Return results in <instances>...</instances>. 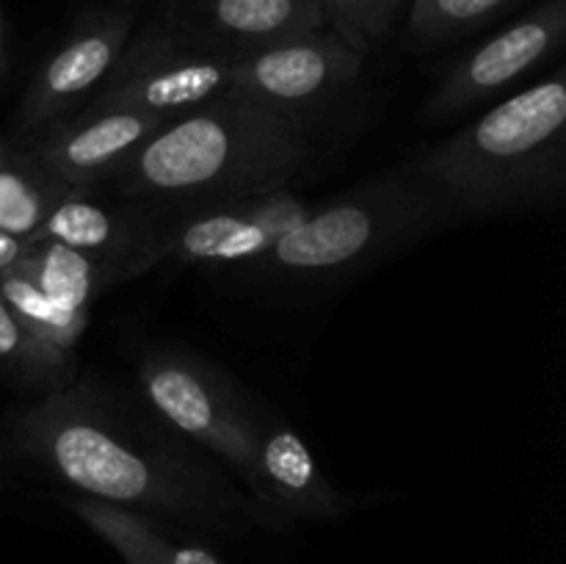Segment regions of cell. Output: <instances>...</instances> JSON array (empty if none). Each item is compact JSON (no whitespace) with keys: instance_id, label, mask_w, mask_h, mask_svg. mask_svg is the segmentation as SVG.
<instances>
[{"instance_id":"8fae6325","label":"cell","mask_w":566,"mask_h":564,"mask_svg":"<svg viewBox=\"0 0 566 564\" xmlns=\"http://www.w3.org/2000/svg\"><path fill=\"white\" fill-rule=\"evenodd\" d=\"M166 119L133 108H88L39 133L31 158L70 188H99Z\"/></svg>"},{"instance_id":"30bf717a","label":"cell","mask_w":566,"mask_h":564,"mask_svg":"<svg viewBox=\"0 0 566 564\" xmlns=\"http://www.w3.org/2000/svg\"><path fill=\"white\" fill-rule=\"evenodd\" d=\"M564 44L566 0H551L457 61L431 94L426 111L431 119L464 114L506 92L520 77L553 59Z\"/></svg>"},{"instance_id":"9a60e30c","label":"cell","mask_w":566,"mask_h":564,"mask_svg":"<svg viewBox=\"0 0 566 564\" xmlns=\"http://www.w3.org/2000/svg\"><path fill=\"white\" fill-rule=\"evenodd\" d=\"M64 503L127 564H224L205 545L171 540L158 518H149L136 509L86 495H72Z\"/></svg>"},{"instance_id":"7a4b0ae2","label":"cell","mask_w":566,"mask_h":564,"mask_svg":"<svg viewBox=\"0 0 566 564\" xmlns=\"http://www.w3.org/2000/svg\"><path fill=\"white\" fill-rule=\"evenodd\" d=\"M313 160L307 122L238 88L164 122L97 191L166 219L291 186Z\"/></svg>"},{"instance_id":"2e32d148","label":"cell","mask_w":566,"mask_h":564,"mask_svg":"<svg viewBox=\"0 0 566 564\" xmlns=\"http://www.w3.org/2000/svg\"><path fill=\"white\" fill-rule=\"evenodd\" d=\"M20 269L59 304L61 310L72 315L88 318L92 302L105 288L122 282L119 271L103 260L92 258L86 252L66 247V243L36 238L28 247Z\"/></svg>"},{"instance_id":"6da1fadb","label":"cell","mask_w":566,"mask_h":564,"mask_svg":"<svg viewBox=\"0 0 566 564\" xmlns=\"http://www.w3.org/2000/svg\"><path fill=\"white\" fill-rule=\"evenodd\" d=\"M11 440L77 495L221 534L285 525L175 437L133 418L97 379L44 393L11 420Z\"/></svg>"},{"instance_id":"7c38bea8","label":"cell","mask_w":566,"mask_h":564,"mask_svg":"<svg viewBox=\"0 0 566 564\" xmlns=\"http://www.w3.org/2000/svg\"><path fill=\"white\" fill-rule=\"evenodd\" d=\"M130 31L133 17L127 11H111L72 33L28 86L20 105V130L36 138L50 125L81 111L83 100L103 86L119 64Z\"/></svg>"},{"instance_id":"7402d4cb","label":"cell","mask_w":566,"mask_h":564,"mask_svg":"<svg viewBox=\"0 0 566 564\" xmlns=\"http://www.w3.org/2000/svg\"><path fill=\"white\" fill-rule=\"evenodd\" d=\"M28 247H31V241H22V238H14L6 230H0V274L17 269L22 258H25Z\"/></svg>"},{"instance_id":"e0dca14e","label":"cell","mask_w":566,"mask_h":564,"mask_svg":"<svg viewBox=\"0 0 566 564\" xmlns=\"http://www.w3.org/2000/svg\"><path fill=\"white\" fill-rule=\"evenodd\" d=\"M70 191L72 188L48 175L28 149H17L0 169V230L33 241Z\"/></svg>"},{"instance_id":"3957f363","label":"cell","mask_w":566,"mask_h":564,"mask_svg":"<svg viewBox=\"0 0 566 564\" xmlns=\"http://www.w3.org/2000/svg\"><path fill=\"white\" fill-rule=\"evenodd\" d=\"M459 221L566 199V66L420 153Z\"/></svg>"},{"instance_id":"ac0fdd59","label":"cell","mask_w":566,"mask_h":564,"mask_svg":"<svg viewBox=\"0 0 566 564\" xmlns=\"http://www.w3.org/2000/svg\"><path fill=\"white\" fill-rule=\"evenodd\" d=\"M0 296L44 346L66 354V357H75V346L86 332L88 318L61 310L20 265L0 274Z\"/></svg>"},{"instance_id":"52a82bcc","label":"cell","mask_w":566,"mask_h":564,"mask_svg":"<svg viewBox=\"0 0 566 564\" xmlns=\"http://www.w3.org/2000/svg\"><path fill=\"white\" fill-rule=\"evenodd\" d=\"M313 205L291 186H280L177 216L166 230V260L202 269H243L291 236Z\"/></svg>"},{"instance_id":"d4e9b609","label":"cell","mask_w":566,"mask_h":564,"mask_svg":"<svg viewBox=\"0 0 566 564\" xmlns=\"http://www.w3.org/2000/svg\"><path fill=\"white\" fill-rule=\"evenodd\" d=\"M119 3H138V0H119Z\"/></svg>"},{"instance_id":"277c9868","label":"cell","mask_w":566,"mask_h":564,"mask_svg":"<svg viewBox=\"0 0 566 564\" xmlns=\"http://www.w3.org/2000/svg\"><path fill=\"white\" fill-rule=\"evenodd\" d=\"M459 221L446 188L426 171L420 155L326 202L282 238L265 258L243 265L252 276L324 280L385 260L420 238Z\"/></svg>"},{"instance_id":"cb8c5ba5","label":"cell","mask_w":566,"mask_h":564,"mask_svg":"<svg viewBox=\"0 0 566 564\" xmlns=\"http://www.w3.org/2000/svg\"><path fill=\"white\" fill-rule=\"evenodd\" d=\"M0 66H3V17H0Z\"/></svg>"},{"instance_id":"603a6c76","label":"cell","mask_w":566,"mask_h":564,"mask_svg":"<svg viewBox=\"0 0 566 564\" xmlns=\"http://www.w3.org/2000/svg\"><path fill=\"white\" fill-rule=\"evenodd\" d=\"M14 153H17L14 147H9V144H6V142H0V169H3V166L9 164L11 155H14Z\"/></svg>"},{"instance_id":"5b68a950","label":"cell","mask_w":566,"mask_h":564,"mask_svg":"<svg viewBox=\"0 0 566 564\" xmlns=\"http://www.w3.org/2000/svg\"><path fill=\"white\" fill-rule=\"evenodd\" d=\"M138 387L164 424L219 457L260 503L263 409L224 370L180 348H149L138 363Z\"/></svg>"},{"instance_id":"ffe728a7","label":"cell","mask_w":566,"mask_h":564,"mask_svg":"<svg viewBox=\"0 0 566 564\" xmlns=\"http://www.w3.org/2000/svg\"><path fill=\"white\" fill-rule=\"evenodd\" d=\"M512 0H412L407 22L409 48H437L475 31Z\"/></svg>"},{"instance_id":"44dd1931","label":"cell","mask_w":566,"mask_h":564,"mask_svg":"<svg viewBox=\"0 0 566 564\" xmlns=\"http://www.w3.org/2000/svg\"><path fill=\"white\" fill-rule=\"evenodd\" d=\"M403 3L407 0H321V9H324L326 28L368 53L370 42L390 31Z\"/></svg>"},{"instance_id":"8992f818","label":"cell","mask_w":566,"mask_h":564,"mask_svg":"<svg viewBox=\"0 0 566 564\" xmlns=\"http://www.w3.org/2000/svg\"><path fill=\"white\" fill-rule=\"evenodd\" d=\"M235 59L224 50L191 48L169 33H147L122 53L119 64L86 105L133 108L169 122L232 88Z\"/></svg>"},{"instance_id":"5bb4252c","label":"cell","mask_w":566,"mask_h":564,"mask_svg":"<svg viewBox=\"0 0 566 564\" xmlns=\"http://www.w3.org/2000/svg\"><path fill=\"white\" fill-rule=\"evenodd\" d=\"M205 39L191 48L243 55L326 28L321 0H205Z\"/></svg>"},{"instance_id":"d6986e66","label":"cell","mask_w":566,"mask_h":564,"mask_svg":"<svg viewBox=\"0 0 566 564\" xmlns=\"http://www.w3.org/2000/svg\"><path fill=\"white\" fill-rule=\"evenodd\" d=\"M0 365L22 382L53 393L75 382V357L44 346L0 296Z\"/></svg>"},{"instance_id":"4fadbf2b","label":"cell","mask_w":566,"mask_h":564,"mask_svg":"<svg viewBox=\"0 0 566 564\" xmlns=\"http://www.w3.org/2000/svg\"><path fill=\"white\" fill-rule=\"evenodd\" d=\"M258 459L260 503L282 523L335 520L352 509V501L321 473L298 431L274 415H260Z\"/></svg>"},{"instance_id":"ba28073f","label":"cell","mask_w":566,"mask_h":564,"mask_svg":"<svg viewBox=\"0 0 566 564\" xmlns=\"http://www.w3.org/2000/svg\"><path fill=\"white\" fill-rule=\"evenodd\" d=\"M365 55L332 28H318L238 55L232 88L304 119V111L357 81Z\"/></svg>"},{"instance_id":"9c48e42d","label":"cell","mask_w":566,"mask_h":564,"mask_svg":"<svg viewBox=\"0 0 566 564\" xmlns=\"http://www.w3.org/2000/svg\"><path fill=\"white\" fill-rule=\"evenodd\" d=\"M169 219L142 202L97 188H72L53 208L36 238L66 243L119 271L122 282L166 260ZM33 238V241H36Z\"/></svg>"}]
</instances>
